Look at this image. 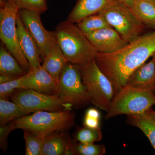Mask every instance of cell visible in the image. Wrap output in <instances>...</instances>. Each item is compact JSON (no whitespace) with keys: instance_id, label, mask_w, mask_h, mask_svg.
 <instances>
[{"instance_id":"cell-4","label":"cell","mask_w":155,"mask_h":155,"mask_svg":"<svg viewBox=\"0 0 155 155\" xmlns=\"http://www.w3.org/2000/svg\"><path fill=\"white\" fill-rule=\"evenodd\" d=\"M155 105L153 91L126 85L114 96L105 119H110L120 115L143 114Z\"/></svg>"},{"instance_id":"cell-33","label":"cell","mask_w":155,"mask_h":155,"mask_svg":"<svg viewBox=\"0 0 155 155\" xmlns=\"http://www.w3.org/2000/svg\"><path fill=\"white\" fill-rule=\"evenodd\" d=\"M4 1H5V0H0V5H2L3 3H4Z\"/></svg>"},{"instance_id":"cell-14","label":"cell","mask_w":155,"mask_h":155,"mask_svg":"<svg viewBox=\"0 0 155 155\" xmlns=\"http://www.w3.org/2000/svg\"><path fill=\"white\" fill-rule=\"evenodd\" d=\"M117 0H78L67 20L78 23L86 17L98 14Z\"/></svg>"},{"instance_id":"cell-16","label":"cell","mask_w":155,"mask_h":155,"mask_svg":"<svg viewBox=\"0 0 155 155\" xmlns=\"http://www.w3.org/2000/svg\"><path fill=\"white\" fill-rule=\"evenodd\" d=\"M64 132H56L45 137L43 155H74L71 140Z\"/></svg>"},{"instance_id":"cell-31","label":"cell","mask_w":155,"mask_h":155,"mask_svg":"<svg viewBox=\"0 0 155 155\" xmlns=\"http://www.w3.org/2000/svg\"><path fill=\"white\" fill-rule=\"evenodd\" d=\"M123 2L125 3L130 9L133 8L135 0H121Z\"/></svg>"},{"instance_id":"cell-21","label":"cell","mask_w":155,"mask_h":155,"mask_svg":"<svg viewBox=\"0 0 155 155\" xmlns=\"http://www.w3.org/2000/svg\"><path fill=\"white\" fill-rule=\"evenodd\" d=\"M127 122L139 128L149 140L155 150V121L146 114L127 116Z\"/></svg>"},{"instance_id":"cell-35","label":"cell","mask_w":155,"mask_h":155,"mask_svg":"<svg viewBox=\"0 0 155 155\" xmlns=\"http://www.w3.org/2000/svg\"><path fill=\"white\" fill-rule=\"evenodd\" d=\"M154 93H155V90Z\"/></svg>"},{"instance_id":"cell-15","label":"cell","mask_w":155,"mask_h":155,"mask_svg":"<svg viewBox=\"0 0 155 155\" xmlns=\"http://www.w3.org/2000/svg\"><path fill=\"white\" fill-rule=\"evenodd\" d=\"M126 85L137 88L155 90V64L153 58L134 70L127 80Z\"/></svg>"},{"instance_id":"cell-27","label":"cell","mask_w":155,"mask_h":155,"mask_svg":"<svg viewBox=\"0 0 155 155\" xmlns=\"http://www.w3.org/2000/svg\"><path fill=\"white\" fill-rule=\"evenodd\" d=\"M23 76L7 83L0 84V98L6 99L13 94L16 90L21 89Z\"/></svg>"},{"instance_id":"cell-20","label":"cell","mask_w":155,"mask_h":155,"mask_svg":"<svg viewBox=\"0 0 155 155\" xmlns=\"http://www.w3.org/2000/svg\"><path fill=\"white\" fill-rule=\"evenodd\" d=\"M27 111L14 102L0 99V126L28 115Z\"/></svg>"},{"instance_id":"cell-30","label":"cell","mask_w":155,"mask_h":155,"mask_svg":"<svg viewBox=\"0 0 155 155\" xmlns=\"http://www.w3.org/2000/svg\"><path fill=\"white\" fill-rule=\"evenodd\" d=\"M17 77L7 74H0V84L7 83L17 78Z\"/></svg>"},{"instance_id":"cell-24","label":"cell","mask_w":155,"mask_h":155,"mask_svg":"<svg viewBox=\"0 0 155 155\" xmlns=\"http://www.w3.org/2000/svg\"><path fill=\"white\" fill-rule=\"evenodd\" d=\"M79 142L85 143H94L102 139V133L101 128H91L84 127L78 129L75 136Z\"/></svg>"},{"instance_id":"cell-32","label":"cell","mask_w":155,"mask_h":155,"mask_svg":"<svg viewBox=\"0 0 155 155\" xmlns=\"http://www.w3.org/2000/svg\"><path fill=\"white\" fill-rule=\"evenodd\" d=\"M145 113H146L149 116H150L151 118H152L155 121V111L151 109L150 110H149L148 111Z\"/></svg>"},{"instance_id":"cell-6","label":"cell","mask_w":155,"mask_h":155,"mask_svg":"<svg viewBox=\"0 0 155 155\" xmlns=\"http://www.w3.org/2000/svg\"><path fill=\"white\" fill-rule=\"evenodd\" d=\"M99 13L128 43L141 36L144 30L145 25L121 0L115 1Z\"/></svg>"},{"instance_id":"cell-5","label":"cell","mask_w":155,"mask_h":155,"mask_svg":"<svg viewBox=\"0 0 155 155\" xmlns=\"http://www.w3.org/2000/svg\"><path fill=\"white\" fill-rule=\"evenodd\" d=\"M80 67L82 82L91 102L97 107L107 112L116 94L113 84L95 59Z\"/></svg>"},{"instance_id":"cell-7","label":"cell","mask_w":155,"mask_h":155,"mask_svg":"<svg viewBox=\"0 0 155 155\" xmlns=\"http://www.w3.org/2000/svg\"><path fill=\"white\" fill-rule=\"evenodd\" d=\"M14 0H5L0 8V38L7 49L28 73L30 66L18 40L17 19L19 11Z\"/></svg>"},{"instance_id":"cell-23","label":"cell","mask_w":155,"mask_h":155,"mask_svg":"<svg viewBox=\"0 0 155 155\" xmlns=\"http://www.w3.org/2000/svg\"><path fill=\"white\" fill-rule=\"evenodd\" d=\"M26 155H43L44 138L24 130Z\"/></svg>"},{"instance_id":"cell-26","label":"cell","mask_w":155,"mask_h":155,"mask_svg":"<svg viewBox=\"0 0 155 155\" xmlns=\"http://www.w3.org/2000/svg\"><path fill=\"white\" fill-rule=\"evenodd\" d=\"M19 10H27L41 14L48 10L46 0H14Z\"/></svg>"},{"instance_id":"cell-8","label":"cell","mask_w":155,"mask_h":155,"mask_svg":"<svg viewBox=\"0 0 155 155\" xmlns=\"http://www.w3.org/2000/svg\"><path fill=\"white\" fill-rule=\"evenodd\" d=\"M55 95L73 107H81L91 102L82 82L80 66L67 63L60 75Z\"/></svg>"},{"instance_id":"cell-34","label":"cell","mask_w":155,"mask_h":155,"mask_svg":"<svg viewBox=\"0 0 155 155\" xmlns=\"http://www.w3.org/2000/svg\"><path fill=\"white\" fill-rule=\"evenodd\" d=\"M153 58L154 60L155 64V53L153 55Z\"/></svg>"},{"instance_id":"cell-1","label":"cell","mask_w":155,"mask_h":155,"mask_svg":"<svg viewBox=\"0 0 155 155\" xmlns=\"http://www.w3.org/2000/svg\"><path fill=\"white\" fill-rule=\"evenodd\" d=\"M155 53V31L143 35L115 52H98L95 61L110 80L116 94L126 85L132 72Z\"/></svg>"},{"instance_id":"cell-9","label":"cell","mask_w":155,"mask_h":155,"mask_svg":"<svg viewBox=\"0 0 155 155\" xmlns=\"http://www.w3.org/2000/svg\"><path fill=\"white\" fill-rule=\"evenodd\" d=\"M17 103L29 114L38 111L57 112L72 110L73 106L66 103L56 95L46 94L31 89H22L11 95Z\"/></svg>"},{"instance_id":"cell-19","label":"cell","mask_w":155,"mask_h":155,"mask_svg":"<svg viewBox=\"0 0 155 155\" xmlns=\"http://www.w3.org/2000/svg\"><path fill=\"white\" fill-rule=\"evenodd\" d=\"M3 43L0 48V74L19 77L27 74L19 62Z\"/></svg>"},{"instance_id":"cell-17","label":"cell","mask_w":155,"mask_h":155,"mask_svg":"<svg viewBox=\"0 0 155 155\" xmlns=\"http://www.w3.org/2000/svg\"><path fill=\"white\" fill-rule=\"evenodd\" d=\"M43 61L42 67L51 75L58 84L61 72L68 62L58 44L50 50Z\"/></svg>"},{"instance_id":"cell-3","label":"cell","mask_w":155,"mask_h":155,"mask_svg":"<svg viewBox=\"0 0 155 155\" xmlns=\"http://www.w3.org/2000/svg\"><path fill=\"white\" fill-rule=\"evenodd\" d=\"M75 114L72 110L38 111L14 121L15 128L26 130L44 138L56 132L70 129L75 121Z\"/></svg>"},{"instance_id":"cell-11","label":"cell","mask_w":155,"mask_h":155,"mask_svg":"<svg viewBox=\"0 0 155 155\" xmlns=\"http://www.w3.org/2000/svg\"><path fill=\"white\" fill-rule=\"evenodd\" d=\"M85 35L100 53H114L129 44L113 28H103Z\"/></svg>"},{"instance_id":"cell-13","label":"cell","mask_w":155,"mask_h":155,"mask_svg":"<svg viewBox=\"0 0 155 155\" xmlns=\"http://www.w3.org/2000/svg\"><path fill=\"white\" fill-rule=\"evenodd\" d=\"M18 40L21 51L30 66V70L40 67L41 59L36 41L28 29L25 28L19 14L17 19Z\"/></svg>"},{"instance_id":"cell-29","label":"cell","mask_w":155,"mask_h":155,"mask_svg":"<svg viewBox=\"0 0 155 155\" xmlns=\"http://www.w3.org/2000/svg\"><path fill=\"white\" fill-rule=\"evenodd\" d=\"M16 129L14 121L9 122L7 125L0 126V147L5 151L8 148V138L9 134Z\"/></svg>"},{"instance_id":"cell-28","label":"cell","mask_w":155,"mask_h":155,"mask_svg":"<svg viewBox=\"0 0 155 155\" xmlns=\"http://www.w3.org/2000/svg\"><path fill=\"white\" fill-rule=\"evenodd\" d=\"M101 114L95 108H90L87 110L84 115L83 125L84 127L91 128L100 127Z\"/></svg>"},{"instance_id":"cell-25","label":"cell","mask_w":155,"mask_h":155,"mask_svg":"<svg viewBox=\"0 0 155 155\" xmlns=\"http://www.w3.org/2000/svg\"><path fill=\"white\" fill-rule=\"evenodd\" d=\"M72 150L74 155H103L106 152V147L104 145L80 142L72 143Z\"/></svg>"},{"instance_id":"cell-2","label":"cell","mask_w":155,"mask_h":155,"mask_svg":"<svg viewBox=\"0 0 155 155\" xmlns=\"http://www.w3.org/2000/svg\"><path fill=\"white\" fill-rule=\"evenodd\" d=\"M58 45L69 63L81 66L94 60L98 51L74 23L65 21L55 30Z\"/></svg>"},{"instance_id":"cell-12","label":"cell","mask_w":155,"mask_h":155,"mask_svg":"<svg viewBox=\"0 0 155 155\" xmlns=\"http://www.w3.org/2000/svg\"><path fill=\"white\" fill-rule=\"evenodd\" d=\"M58 84L42 66L30 70L23 76L22 89H31L46 94L55 95Z\"/></svg>"},{"instance_id":"cell-22","label":"cell","mask_w":155,"mask_h":155,"mask_svg":"<svg viewBox=\"0 0 155 155\" xmlns=\"http://www.w3.org/2000/svg\"><path fill=\"white\" fill-rule=\"evenodd\" d=\"M77 24L78 27L85 35L103 28H113L101 13L87 17Z\"/></svg>"},{"instance_id":"cell-10","label":"cell","mask_w":155,"mask_h":155,"mask_svg":"<svg viewBox=\"0 0 155 155\" xmlns=\"http://www.w3.org/2000/svg\"><path fill=\"white\" fill-rule=\"evenodd\" d=\"M19 14L24 26L36 41L41 61L58 44L55 31H48L42 23L40 14L27 10H20Z\"/></svg>"},{"instance_id":"cell-18","label":"cell","mask_w":155,"mask_h":155,"mask_svg":"<svg viewBox=\"0 0 155 155\" xmlns=\"http://www.w3.org/2000/svg\"><path fill=\"white\" fill-rule=\"evenodd\" d=\"M131 10L145 26L155 31V0H135Z\"/></svg>"}]
</instances>
